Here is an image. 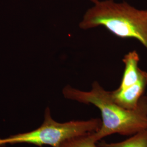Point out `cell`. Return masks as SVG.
<instances>
[{
    "instance_id": "7",
    "label": "cell",
    "mask_w": 147,
    "mask_h": 147,
    "mask_svg": "<svg viewBox=\"0 0 147 147\" xmlns=\"http://www.w3.org/2000/svg\"><path fill=\"white\" fill-rule=\"evenodd\" d=\"M93 133L74 137L63 143L59 147H99Z\"/></svg>"
},
{
    "instance_id": "6",
    "label": "cell",
    "mask_w": 147,
    "mask_h": 147,
    "mask_svg": "<svg viewBox=\"0 0 147 147\" xmlns=\"http://www.w3.org/2000/svg\"><path fill=\"white\" fill-rule=\"evenodd\" d=\"M99 147H147V129L132 135L123 141L116 143H107L101 141Z\"/></svg>"
},
{
    "instance_id": "9",
    "label": "cell",
    "mask_w": 147,
    "mask_h": 147,
    "mask_svg": "<svg viewBox=\"0 0 147 147\" xmlns=\"http://www.w3.org/2000/svg\"></svg>"
},
{
    "instance_id": "5",
    "label": "cell",
    "mask_w": 147,
    "mask_h": 147,
    "mask_svg": "<svg viewBox=\"0 0 147 147\" xmlns=\"http://www.w3.org/2000/svg\"><path fill=\"white\" fill-rule=\"evenodd\" d=\"M122 61L124 63L125 68L118 89H125L135 84L140 78L143 70L138 67L140 56L136 50L127 53Z\"/></svg>"
},
{
    "instance_id": "8",
    "label": "cell",
    "mask_w": 147,
    "mask_h": 147,
    "mask_svg": "<svg viewBox=\"0 0 147 147\" xmlns=\"http://www.w3.org/2000/svg\"><path fill=\"white\" fill-rule=\"evenodd\" d=\"M90 1H91V2H92L93 3H96V2H98L99 0H89Z\"/></svg>"
},
{
    "instance_id": "3",
    "label": "cell",
    "mask_w": 147,
    "mask_h": 147,
    "mask_svg": "<svg viewBox=\"0 0 147 147\" xmlns=\"http://www.w3.org/2000/svg\"><path fill=\"white\" fill-rule=\"evenodd\" d=\"M101 125V120L100 118L59 123L53 119L50 110L47 107L45 111L43 123L40 126L31 131L0 138V146L28 143L40 147L43 146L59 147L65 141L74 137L98 131Z\"/></svg>"
},
{
    "instance_id": "1",
    "label": "cell",
    "mask_w": 147,
    "mask_h": 147,
    "mask_svg": "<svg viewBox=\"0 0 147 147\" xmlns=\"http://www.w3.org/2000/svg\"><path fill=\"white\" fill-rule=\"evenodd\" d=\"M64 97L86 105H94L100 111L101 125L93 133L98 142L113 134L132 136L147 129V96L143 95L135 109L127 110L112 100L110 91L105 90L98 81L89 91L76 89L68 85L63 89Z\"/></svg>"
},
{
    "instance_id": "4",
    "label": "cell",
    "mask_w": 147,
    "mask_h": 147,
    "mask_svg": "<svg viewBox=\"0 0 147 147\" xmlns=\"http://www.w3.org/2000/svg\"><path fill=\"white\" fill-rule=\"evenodd\" d=\"M147 87V71L142 70L140 78L135 84L125 89L110 91L111 96L116 104L127 110L135 109Z\"/></svg>"
},
{
    "instance_id": "2",
    "label": "cell",
    "mask_w": 147,
    "mask_h": 147,
    "mask_svg": "<svg viewBox=\"0 0 147 147\" xmlns=\"http://www.w3.org/2000/svg\"><path fill=\"white\" fill-rule=\"evenodd\" d=\"M85 13L79 27H105L116 37L135 39L147 50V10L138 9L126 2L98 1Z\"/></svg>"
}]
</instances>
